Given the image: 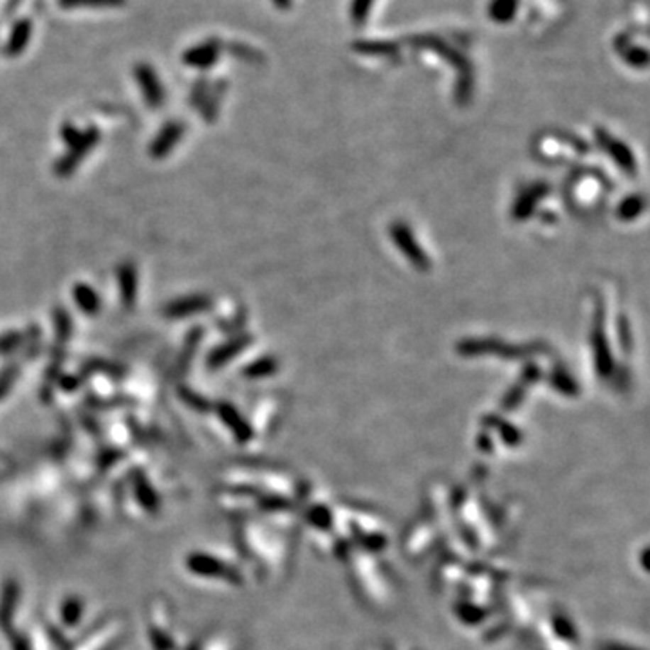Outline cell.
Masks as SVG:
<instances>
[{
    "instance_id": "obj_1",
    "label": "cell",
    "mask_w": 650,
    "mask_h": 650,
    "mask_svg": "<svg viewBox=\"0 0 650 650\" xmlns=\"http://www.w3.org/2000/svg\"><path fill=\"white\" fill-rule=\"evenodd\" d=\"M517 9H519V0H492L488 8V15L492 20H495L497 24H507L515 18Z\"/></svg>"
},
{
    "instance_id": "obj_2",
    "label": "cell",
    "mask_w": 650,
    "mask_h": 650,
    "mask_svg": "<svg viewBox=\"0 0 650 650\" xmlns=\"http://www.w3.org/2000/svg\"><path fill=\"white\" fill-rule=\"evenodd\" d=\"M370 4H373V0H354L353 4V18L354 22H363L367 18V13H369Z\"/></svg>"
}]
</instances>
